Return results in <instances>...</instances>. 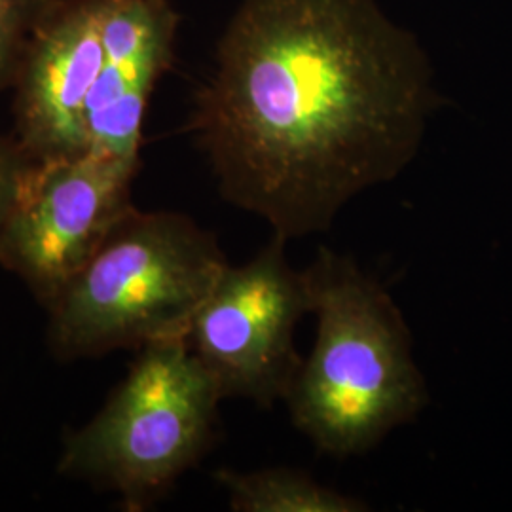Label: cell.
Returning a JSON list of instances; mask_svg holds the SVG:
<instances>
[{"label": "cell", "instance_id": "7a4b0ae2", "mask_svg": "<svg viewBox=\"0 0 512 512\" xmlns=\"http://www.w3.org/2000/svg\"><path fill=\"white\" fill-rule=\"evenodd\" d=\"M304 275L317 332L285 403L321 452L363 454L427 403L412 334L395 300L348 256L321 247Z\"/></svg>", "mask_w": 512, "mask_h": 512}, {"label": "cell", "instance_id": "30bf717a", "mask_svg": "<svg viewBox=\"0 0 512 512\" xmlns=\"http://www.w3.org/2000/svg\"><path fill=\"white\" fill-rule=\"evenodd\" d=\"M57 0H0V92L12 90L38 27Z\"/></svg>", "mask_w": 512, "mask_h": 512}, {"label": "cell", "instance_id": "6da1fadb", "mask_svg": "<svg viewBox=\"0 0 512 512\" xmlns=\"http://www.w3.org/2000/svg\"><path fill=\"white\" fill-rule=\"evenodd\" d=\"M439 105L429 55L378 0H243L188 129L222 198L289 241L397 179Z\"/></svg>", "mask_w": 512, "mask_h": 512}, {"label": "cell", "instance_id": "3957f363", "mask_svg": "<svg viewBox=\"0 0 512 512\" xmlns=\"http://www.w3.org/2000/svg\"><path fill=\"white\" fill-rule=\"evenodd\" d=\"M228 260L194 219L133 207L48 311L59 361L183 338Z\"/></svg>", "mask_w": 512, "mask_h": 512}, {"label": "cell", "instance_id": "9c48e42d", "mask_svg": "<svg viewBox=\"0 0 512 512\" xmlns=\"http://www.w3.org/2000/svg\"><path fill=\"white\" fill-rule=\"evenodd\" d=\"M215 480L234 512H365V501L329 488L308 473L272 467L251 473L220 469Z\"/></svg>", "mask_w": 512, "mask_h": 512}, {"label": "cell", "instance_id": "8fae6325", "mask_svg": "<svg viewBox=\"0 0 512 512\" xmlns=\"http://www.w3.org/2000/svg\"><path fill=\"white\" fill-rule=\"evenodd\" d=\"M35 162L14 135L0 133V239Z\"/></svg>", "mask_w": 512, "mask_h": 512}, {"label": "cell", "instance_id": "52a82bcc", "mask_svg": "<svg viewBox=\"0 0 512 512\" xmlns=\"http://www.w3.org/2000/svg\"><path fill=\"white\" fill-rule=\"evenodd\" d=\"M105 0H57L21 63L14 137L37 160L90 150L86 114L103 61Z\"/></svg>", "mask_w": 512, "mask_h": 512}, {"label": "cell", "instance_id": "ba28073f", "mask_svg": "<svg viewBox=\"0 0 512 512\" xmlns=\"http://www.w3.org/2000/svg\"><path fill=\"white\" fill-rule=\"evenodd\" d=\"M179 25L171 0H105L103 61L86 114L90 150L141 162L148 101L173 65Z\"/></svg>", "mask_w": 512, "mask_h": 512}, {"label": "cell", "instance_id": "277c9868", "mask_svg": "<svg viewBox=\"0 0 512 512\" xmlns=\"http://www.w3.org/2000/svg\"><path fill=\"white\" fill-rule=\"evenodd\" d=\"M220 401L186 336L148 344L105 406L65 435L57 473L118 495L126 511H145L209 450Z\"/></svg>", "mask_w": 512, "mask_h": 512}, {"label": "cell", "instance_id": "5b68a950", "mask_svg": "<svg viewBox=\"0 0 512 512\" xmlns=\"http://www.w3.org/2000/svg\"><path fill=\"white\" fill-rule=\"evenodd\" d=\"M285 243L274 234L247 264H228L186 334L222 399L260 406L285 401L302 365L294 332L311 313V298L304 270L289 264Z\"/></svg>", "mask_w": 512, "mask_h": 512}, {"label": "cell", "instance_id": "8992f818", "mask_svg": "<svg viewBox=\"0 0 512 512\" xmlns=\"http://www.w3.org/2000/svg\"><path fill=\"white\" fill-rule=\"evenodd\" d=\"M139 167L97 150L33 165L0 239V266L18 275L44 310L135 207Z\"/></svg>", "mask_w": 512, "mask_h": 512}]
</instances>
